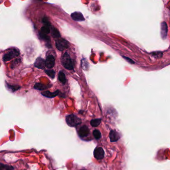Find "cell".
<instances>
[{"mask_svg": "<svg viewBox=\"0 0 170 170\" xmlns=\"http://www.w3.org/2000/svg\"><path fill=\"white\" fill-rule=\"evenodd\" d=\"M7 86H8L9 89L12 91L13 92H14V91L18 90V89H20V86H18V85H10L8 83H7Z\"/></svg>", "mask_w": 170, "mask_h": 170, "instance_id": "cell-20", "label": "cell"}, {"mask_svg": "<svg viewBox=\"0 0 170 170\" xmlns=\"http://www.w3.org/2000/svg\"><path fill=\"white\" fill-rule=\"evenodd\" d=\"M45 72L49 75V77H51V78H54L55 75V71L53 69H47L45 71Z\"/></svg>", "mask_w": 170, "mask_h": 170, "instance_id": "cell-22", "label": "cell"}, {"mask_svg": "<svg viewBox=\"0 0 170 170\" xmlns=\"http://www.w3.org/2000/svg\"><path fill=\"white\" fill-rule=\"evenodd\" d=\"M59 90H57L53 92H51L50 91H45V92H42V94L45 97L52 98L56 97L57 96L59 95Z\"/></svg>", "mask_w": 170, "mask_h": 170, "instance_id": "cell-11", "label": "cell"}, {"mask_svg": "<svg viewBox=\"0 0 170 170\" xmlns=\"http://www.w3.org/2000/svg\"><path fill=\"white\" fill-rule=\"evenodd\" d=\"M20 55L19 51L16 49H13L12 50L9 51L4 55L3 57V59L4 61H10L15 57H18Z\"/></svg>", "mask_w": 170, "mask_h": 170, "instance_id": "cell-4", "label": "cell"}, {"mask_svg": "<svg viewBox=\"0 0 170 170\" xmlns=\"http://www.w3.org/2000/svg\"><path fill=\"white\" fill-rule=\"evenodd\" d=\"M35 67L38 69H44L45 67V61L44 59L41 57H38L36 59L35 63Z\"/></svg>", "mask_w": 170, "mask_h": 170, "instance_id": "cell-8", "label": "cell"}, {"mask_svg": "<svg viewBox=\"0 0 170 170\" xmlns=\"http://www.w3.org/2000/svg\"><path fill=\"white\" fill-rule=\"evenodd\" d=\"M123 57L124 59H125L126 61H127L128 62H129V63H132V64H133V63H135V62L132 61L131 59H129V58L127 57Z\"/></svg>", "mask_w": 170, "mask_h": 170, "instance_id": "cell-24", "label": "cell"}, {"mask_svg": "<svg viewBox=\"0 0 170 170\" xmlns=\"http://www.w3.org/2000/svg\"><path fill=\"white\" fill-rule=\"evenodd\" d=\"M66 121L67 124L71 127H76L81 125V119L74 114L67 116Z\"/></svg>", "mask_w": 170, "mask_h": 170, "instance_id": "cell-2", "label": "cell"}, {"mask_svg": "<svg viewBox=\"0 0 170 170\" xmlns=\"http://www.w3.org/2000/svg\"><path fill=\"white\" fill-rule=\"evenodd\" d=\"M45 61V66L49 69H51L55 66V59L52 55H49L47 56Z\"/></svg>", "mask_w": 170, "mask_h": 170, "instance_id": "cell-7", "label": "cell"}, {"mask_svg": "<svg viewBox=\"0 0 170 170\" xmlns=\"http://www.w3.org/2000/svg\"><path fill=\"white\" fill-rule=\"evenodd\" d=\"M168 32V26L165 22H162L161 28V35L163 39H165L167 36Z\"/></svg>", "mask_w": 170, "mask_h": 170, "instance_id": "cell-10", "label": "cell"}, {"mask_svg": "<svg viewBox=\"0 0 170 170\" xmlns=\"http://www.w3.org/2000/svg\"><path fill=\"white\" fill-rule=\"evenodd\" d=\"M43 24H45V26H49V27H51V22H49V20H48V18H46V17L43 18Z\"/></svg>", "mask_w": 170, "mask_h": 170, "instance_id": "cell-23", "label": "cell"}, {"mask_svg": "<svg viewBox=\"0 0 170 170\" xmlns=\"http://www.w3.org/2000/svg\"><path fill=\"white\" fill-rule=\"evenodd\" d=\"M61 63L66 69L72 70L73 69V65L70 55L67 53H65L61 59Z\"/></svg>", "mask_w": 170, "mask_h": 170, "instance_id": "cell-3", "label": "cell"}, {"mask_svg": "<svg viewBox=\"0 0 170 170\" xmlns=\"http://www.w3.org/2000/svg\"><path fill=\"white\" fill-rule=\"evenodd\" d=\"M0 170H14V167L9 165L1 164H0Z\"/></svg>", "mask_w": 170, "mask_h": 170, "instance_id": "cell-19", "label": "cell"}, {"mask_svg": "<svg viewBox=\"0 0 170 170\" xmlns=\"http://www.w3.org/2000/svg\"><path fill=\"white\" fill-rule=\"evenodd\" d=\"M77 131L78 135L79 137L82 140L85 141H89L90 140V138H91V130L89 127L86 125L79 126V127L77 128Z\"/></svg>", "mask_w": 170, "mask_h": 170, "instance_id": "cell-1", "label": "cell"}, {"mask_svg": "<svg viewBox=\"0 0 170 170\" xmlns=\"http://www.w3.org/2000/svg\"><path fill=\"white\" fill-rule=\"evenodd\" d=\"M59 81H61V83L65 84L67 82V79L65 77V73L63 72V71H60L59 74Z\"/></svg>", "mask_w": 170, "mask_h": 170, "instance_id": "cell-16", "label": "cell"}, {"mask_svg": "<svg viewBox=\"0 0 170 170\" xmlns=\"http://www.w3.org/2000/svg\"><path fill=\"white\" fill-rule=\"evenodd\" d=\"M55 46L59 51H64L69 47V43L64 39L57 40L55 42Z\"/></svg>", "mask_w": 170, "mask_h": 170, "instance_id": "cell-5", "label": "cell"}, {"mask_svg": "<svg viewBox=\"0 0 170 170\" xmlns=\"http://www.w3.org/2000/svg\"><path fill=\"white\" fill-rule=\"evenodd\" d=\"M101 121L100 119H94L90 121V125L92 127H97L100 125Z\"/></svg>", "mask_w": 170, "mask_h": 170, "instance_id": "cell-17", "label": "cell"}, {"mask_svg": "<svg viewBox=\"0 0 170 170\" xmlns=\"http://www.w3.org/2000/svg\"><path fill=\"white\" fill-rule=\"evenodd\" d=\"M71 18L73 19V20L75 21H84L85 20V18L83 17V14H81L80 12H75L72 13L71 14Z\"/></svg>", "mask_w": 170, "mask_h": 170, "instance_id": "cell-9", "label": "cell"}, {"mask_svg": "<svg viewBox=\"0 0 170 170\" xmlns=\"http://www.w3.org/2000/svg\"><path fill=\"white\" fill-rule=\"evenodd\" d=\"M50 28L51 27L46 26H43L42 28H41V32H42V33L44 34L47 35L51 32V28Z\"/></svg>", "mask_w": 170, "mask_h": 170, "instance_id": "cell-21", "label": "cell"}, {"mask_svg": "<svg viewBox=\"0 0 170 170\" xmlns=\"http://www.w3.org/2000/svg\"><path fill=\"white\" fill-rule=\"evenodd\" d=\"M111 142H116L119 139L120 136L119 134L115 131L112 130L110 132L109 135Z\"/></svg>", "mask_w": 170, "mask_h": 170, "instance_id": "cell-12", "label": "cell"}, {"mask_svg": "<svg viewBox=\"0 0 170 170\" xmlns=\"http://www.w3.org/2000/svg\"><path fill=\"white\" fill-rule=\"evenodd\" d=\"M94 156L97 160H101L104 156V151L103 148L97 147L94 151Z\"/></svg>", "mask_w": 170, "mask_h": 170, "instance_id": "cell-6", "label": "cell"}, {"mask_svg": "<svg viewBox=\"0 0 170 170\" xmlns=\"http://www.w3.org/2000/svg\"><path fill=\"white\" fill-rule=\"evenodd\" d=\"M39 36L41 39L47 42V47H51V39L46 34H44L42 32H39Z\"/></svg>", "mask_w": 170, "mask_h": 170, "instance_id": "cell-13", "label": "cell"}, {"mask_svg": "<svg viewBox=\"0 0 170 170\" xmlns=\"http://www.w3.org/2000/svg\"><path fill=\"white\" fill-rule=\"evenodd\" d=\"M49 87V85H45L42 83H37L34 86V88L39 90H43L45 89H47Z\"/></svg>", "mask_w": 170, "mask_h": 170, "instance_id": "cell-14", "label": "cell"}, {"mask_svg": "<svg viewBox=\"0 0 170 170\" xmlns=\"http://www.w3.org/2000/svg\"><path fill=\"white\" fill-rule=\"evenodd\" d=\"M51 35L55 38H59L61 37V34L57 28L53 27L51 29Z\"/></svg>", "mask_w": 170, "mask_h": 170, "instance_id": "cell-18", "label": "cell"}, {"mask_svg": "<svg viewBox=\"0 0 170 170\" xmlns=\"http://www.w3.org/2000/svg\"><path fill=\"white\" fill-rule=\"evenodd\" d=\"M92 136L95 139L98 140L101 137V133L99 130L95 129L93 130L92 132Z\"/></svg>", "mask_w": 170, "mask_h": 170, "instance_id": "cell-15", "label": "cell"}]
</instances>
